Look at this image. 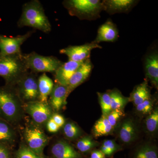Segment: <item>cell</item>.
Here are the masks:
<instances>
[{
    "label": "cell",
    "mask_w": 158,
    "mask_h": 158,
    "mask_svg": "<svg viewBox=\"0 0 158 158\" xmlns=\"http://www.w3.org/2000/svg\"><path fill=\"white\" fill-rule=\"evenodd\" d=\"M23 105L13 86L0 87V118L11 124L18 122L23 116Z\"/></svg>",
    "instance_id": "1"
},
{
    "label": "cell",
    "mask_w": 158,
    "mask_h": 158,
    "mask_svg": "<svg viewBox=\"0 0 158 158\" xmlns=\"http://www.w3.org/2000/svg\"><path fill=\"white\" fill-rule=\"evenodd\" d=\"M17 24L19 27H31L46 34L52 30L51 23L42 5L38 0H33L23 5Z\"/></svg>",
    "instance_id": "2"
},
{
    "label": "cell",
    "mask_w": 158,
    "mask_h": 158,
    "mask_svg": "<svg viewBox=\"0 0 158 158\" xmlns=\"http://www.w3.org/2000/svg\"><path fill=\"white\" fill-rule=\"evenodd\" d=\"M28 71L23 53L10 56L0 55V76L5 80L6 85L14 86Z\"/></svg>",
    "instance_id": "3"
},
{
    "label": "cell",
    "mask_w": 158,
    "mask_h": 158,
    "mask_svg": "<svg viewBox=\"0 0 158 158\" xmlns=\"http://www.w3.org/2000/svg\"><path fill=\"white\" fill-rule=\"evenodd\" d=\"M63 4L70 15L81 20L96 19L103 11L102 1L99 0H67Z\"/></svg>",
    "instance_id": "4"
},
{
    "label": "cell",
    "mask_w": 158,
    "mask_h": 158,
    "mask_svg": "<svg viewBox=\"0 0 158 158\" xmlns=\"http://www.w3.org/2000/svg\"><path fill=\"white\" fill-rule=\"evenodd\" d=\"M38 78L37 73L28 71L12 86L23 103L38 101Z\"/></svg>",
    "instance_id": "5"
},
{
    "label": "cell",
    "mask_w": 158,
    "mask_h": 158,
    "mask_svg": "<svg viewBox=\"0 0 158 158\" xmlns=\"http://www.w3.org/2000/svg\"><path fill=\"white\" fill-rule=\"evenodd\" d=\"M24 55L29 70L36 73H55L57 69L64 63L56 57L53 56H44L35 52Z\"/></svg>",
    "instance_id": "6"
},
{
    "label": "cell",
    "mask_w": 158,
    "mask_h": 158,
    "mask_svg": "<svg viewBox=\"0 0 158 158\" xmlns=\"http://www.w3.org/2000/svg\"><path fill=\"white\" fill-rule=\"evenodd\" d=\"M24 138L29 149L40 156H43L44 150L48 143L49 139L41 127L33 121L26 127Z\"/></svg>",
    "instance_id": "7"
},
{
    "label": "cell",
    "mask_w": 158,
    "mask_h": 158,
    "mask_svg": "<svg viewBox=\"0 0 158 158\" xmlns=\"http://www.w3.org/2000/svg\"><path fill=\"white\" fill-rule=\"evenodd\" d=\"M24 111L31 116L33 122L40 126L46 124L53 112L48 103L36 101L23 103Z\"/></svg>",
    "instance_id": "8"
},
{
    "label": "cell",
    "mask_w": 158,
    "mask_h": 158,
    "mask_svg": "<svg viewBox=\"0 0 158 158\" xmlns=\"http://www.w3.org/2000/svg\"><path fill=\"white\" fill-rule=\"evenodd\" d=\"M33 33V31H29L23 35L15 37L0 35V55L10 56L21 53V46Z\"/></svg>",
    "instance_id": "9"
},
{
    "label": "cell",
    "mask_w": 158,
    "mask_h": 158,
    "mask_svg": "<svg viewBox=\"0 0 158 158\" xmlns=\"http://www.w3.org/2000/svg\"><path fill=\"white\" fill-rule=\"evenodd\" d=\"M99 44L92 41L78 46H70L60 50V53L66 55L69 61L81 62L90 59L91 51L95 48H102Z\"/></svg>",
    "instance_id": "10"
},
{
    "label": "cell",
    "mask_w": 158,
    "mask_h": 158,
    "mask_svg": "<svg viewBox=\"0 0 158 158\" xmlns=\"http://www.w3.org/2000/svg\"><path fill=\"white\" fill-rule=\"evenodd\" d=\"M93 67L94 65L90 59L84 61L80 65L69 82L67 86L69 95L88 78Z\"/></svg>",
    "instance_id": "11"
},
{
    "label": "cell",
    "mask_w": 158,
    "mask_h": 158,
    "mask_svg": "<svg viewBox=\"0 0 158 158\" xmlns=\"http://www.w3.org/2000/svg\"><path fill=\"white\" fill-rule=\"evenodd\" d=\"M118 37V29L112 20L109 19L100 26L97 35L93 42L99 44L102 42H114Z\"/></svg>",
    "instance_id": "12"
},
{
    "label": "cell",
    "mask_w": 158,
    "mask_h": 158,
    "mask_svg": "<svg viewBox=\"0 0 158 158\" xmlns=\"http://www.w3.org/2000/svg\"><path fill=\"white\" fill-rule=\"evenodd\" d=\"M67 87L56 83L49 96L48 103L53 111L58 112L66 103L69 96Z\"/></svg>",
    "instance_id": "13"
},
{
    "label": "cell",
    "mask_w": 158,
    "mask_h": 158,
    "mask_svg": "<svg viewBox=\"0 0 158 158\" xmlns=\"http://www.w3.org/2000/svg\"><path fill=\"white\" fill-rule=\"evenodd\" d=\"M83 62H77L68 60L63 63L54 73L56 83L67 87L71 77Z\"/></svg>",
    "instance_id": "14"
},
{
    "label": "cell",
    "mask_w": 158,
    "mask_h": 158,
    "mask_svg": "<svg viewBox=\"0 0 158 158\" xmlns=\"http://www.w3.org/2000/svg\"><path fill=\"white\" fill-rule=\"evenodd\" d=\"M138 1L135 0H105L102 1L103 10L110 14L129 12Z\"/></svg>",
    "instance_id": "15"
},
{
    "label": "cell",
    "mask_w": 158,
    "mask_h": 158,
    "mask_svg": "<svg viewBox=\"0 0 158 158\" xmlns=\"http://www.w3.org/2000/svg\"><path fill=\"white\" fill-rule=\"evenodd\" d=\"M51 153L53 158H84L82 154L64 140H59L54 144Z\"/></svg>",
    "instance_id": "16"
},
{
    "label": "cell",
    "mask_w": 158,
    "mask_h": 158,
    "mask_svg": "<svg viewBox=\"0 0 158 158\" xmlns=\"http://www.w3.org/2000/svg\"><path fill=\"white\" fill-rule=\"evenodd\" d=\"M146 80H148L157 89L158 87V54L156 51L150 53L144 61Z\"/></svg>",
    "instance_id": "17"
},
{
    "label": "cell",
    "mask_w": 158,
    "mask_h": 158,
    "mask_svg": "<svg viewBox=\"0 0 158 158\" xmlns=\"http://www.w3.org/2000/svg\"><path fill=\"white\" fill-rule=\"evenodd\" d=\"M137 135V128L134 121L127 118L123 122L119 127L118 136L122 142L129 144L135 141Z\"/></svg>",
    "instance_id": "18"
},
{
    "label": "cell",
    "mask_w": 158,
    "mask_h": 158,
    "mask_svg": "<svg viewBox=\"0 0 158 158\" xmlns=\"http://www.w3.org/2000/svg\"><path fill=\"white\" fill-rule=\"evenodd\" d=\"M52 80L46 73H43L38 78V88L39 92L38 101L43 102H48V97L54 88Z\"/></svg>",
    "instance_id": "19"
},
{
    "label": "cell",
    "mask_w": 158,
    "mask_h": 158,
    "mask_svg": "<svg viewBox=\"0 0 158 158\" xmlns=\"http://www.w3.org/2000/svg\"><path fill=\"white\" fill-rule=\"evenodd\" d=\"M151 97L150 89L146 80L135 87L129 98V101L132 102L136 106Z\"/></svg>",
    "instance_id": "20"
},
{
    "label": "cell",
    "mask_w": 158,
    "mask_h": 158,
    "mask_svg": "<svg viewBox=\"0 0 158 158\" xmlns=\"http://www.w3.org/2000/svg\"><path fill=\"white\" fill-rule=\"evenodd\" d=\"M15 139L16 134L11 124L0 118V143L10 147Z\"/></svg>",
    "instance_id": "21"
},
{
    "label": "cell",
    "mask_w": 158,
    "mask_h": 158,
    "mask_svg": "<svg viewBox=\"0 0 158 158\" xmlns=\"http://www.w3.org/2000/svg\"><path fill=\"white\" fill-rule=\"evenodd\" d=\"M131 158H158L157 148L154 144H143L134 150Z\"/></svg>",
    "instance_id": "22"
},
{
    "label": "cell",
    "mask_w": 158,
    "mask_h": 158,
    "mask_svg": "<svg viewBox=\"0 0 158 158\" xmlns=\"http://www.w3.org/2000/svg\"><path fill=\"white\" fill-rule=\"evenodd\" d=\"M113 129L109 123L107 116L102 115L94 126L93 135L96 138L108 135L113 132Z\"/></svg>",
    "instance_id": "23"
},
{
    "label": "cell",
    "mask_w": 158,
    "mask_h": 158,
    "mask_svg": "<svg viewBox=\"0 0 158 158\" xmlns=\"http://www.w3.org/2000/svg\"><path fill=\"white\" fill-rule=\"evenodd\" d=\"M108 92L110 94L112 110H123L127 104L129 102V98L123 96L117 89L109 90Z\"/></svg>",
    "instance_id": "24"
},
{
    "label": "cell",
    "mask_w": 158,
    "mask_h": 158,
    "mask_svg": "<svg viewBox=\"0 0 158 158\" xmlns=\"http://www.w3.org/2000/svg\"><path fill=\"white\" fill-rule=\"evenodd\" d=\"M99 145L98 142L89 136L80 138L77 141L76 148L81 154L89 153Z\"/></svg>",
    "instance_id": "25"
},
{
    "label": "cell",
    "mask_w": 158,
    "mask_h": 158,
    "mask_svg": "<svg viewBox=\"0 0 158 158\" xmlns=\"http://www.w3.org/2000/svg\"><path fill=\"white\" fill-rule=\"evenodd\" d=\"M121 149V147L114 140H107L103 142L100 150L104 154L106 158H111L115 153Z\"/></svg>",
    "instance_id": "26"
},
{
    "label": "cell",
    "mask_w": 158,
    "mask_h": 158,
    "mask_svg": "<svg viewBox=\"0 0 158 158\" xmlns=\"http://www.w3.org/2000/svg\"><path fill=\"white\" fill-rule=\"evenodd\" d=\"M63 132L64 135L69 140H75L81 135V131L79 127L73 122H68L63 126Z\"/></svg>",
    "instance_id": "27"
},
{
    "label": "cell",
    "mask_w": 158,
    "mask_h": 158,
    "mask_svg": "<svg viewBox=\"0 0 158 158\" xmlns=\"http://www.w3.org/2000/svg\"><path fill=\"white\" fill-rule=\"evenodd\" d=\"M145 121V127L148 131L153 134L156 131L158 127V110L156 108L150 113Z\"/></svg>",
    "instance_id": "28"
},
{
    "label": "cell",
    "mask_w": 158,
    "mask_h": 158,
    "mask_svg": "<svg viewBox=\"0 0 158 158\" xmlns=\"http://www.w3.org/2000/svg\"><path fill=\"white\" fill-rule=\"evenodd\" d=\"M97 94L101 107L102 115L107 116L112 111L110 94L108 92L106 93L97 92Z\"/></svg>",
    "instance_id": "29"
},
{
    "label": "cell",
    "mask_w": 158,
    "mask_h": 158,
    "mask_svg": "<svg viewBox=\"0 0 158 158\" xmlns=\"http://www.w3.org/2000/svg\"><path fill=\"white\" fill-rule=\"evenodd\" d=\"M29 149L27 145H22L18 150L15 155V158H42Z\"/></svg>",
    "instance_id": "30"
},
{
    "label": "cell",
    "mask_w": 158,
    "mask_h": 158,
    "mask_svg": "<svg viewBox=\"0 0 158 158\" xmlns=\"http://www.w3.org/2000/svg\"><path fill=\"white\" fill-rule=\"evenodd\" d=\"M124 115L123 110H112L107 116L108 121L112 127H116L122 117Z\"/></svg>",
    "instance_id": "31"
},
{
    "label": "cell",
    "mask_w": 158,
    "mask_h": 158,
    "mask_svg": "<svg viewBox=\"0 0 158 158\" xmlns=\"http://www.w3.org/2000/svg\"><path fill=\"white\" fill-rule=\"evenodd\" d=\"M153 107V101L150 98L136 106V110L142 114H149L152 112Z\"/></svg>",
    "instance_id": "32"
},
{
    "label": "cell",
    "mask_w": 158,
    "mask_h": 158,
    "mask_svg": "<svg viewBox=\"0 0 158 158\" xmlns=\"http://www.w3.org/2000/svg\"><path fill=\"white\" fill-rule=\"evenodd\" d=\"M51 118L60 128L63 127L65 124V118L60 114L57 113H53Z\"/></svg>",
    "instance_id": "33"
},
{
    "label": "cell",
    "mask_w": 158,
    "mask_h": 158,
    "mask_svg": "<svg viewBox=\"0 0 158 158\" xmlns=\"http://www.w3.org/2000/svg\"><path fill=\"white\" fill-rule=\"evenodd\" d=\"M9 147L0 143V158H11Z\"/></svg>",
    "instance_id": "34"
},
{
    "label": "cell",
    "mask_w": 158,
    "mask_h": 158,
    "mask_svg": "<svg viewBox=\"0 0 158 158\" xmlns=\"http://www.w3.org/2000/svg\"><path fill=\"white\" fill-rule=\"evenodd\" d=\"M46 125L48 131L50 133L57 132L60 128L51 118L48 121Z\"/></svg>",
    "instance_id": "35"
},
{
    "label": "cell",
    "mask_w": 158,
    "mask_h": 158,
    "mask_svg": "<svg viewBox=\"0 0 158 158\" xmlns=\"http://www.w3.org/2000/svg\"><path fill=\"white\" fill-rule=\"evenodd\" d=\"M88 158H106V156L100 150L93 149L89 153Z\"/></svg>",
    "instance_id": "36"
},
{
    "label": "cell",
    "mask_w": 158,
    "mask_h": 158,
    "mask_svg": "<svg viewBox=\"0 0 158 158\" xmlns=\"http://www.w3.org/2000/svg\"><path fill=\"white\" fill-rule=\"evenodd\" d=\"M42 158H44V157H43Z\"/></svg>",
    "instance_id": "37"
}]
</instances>
